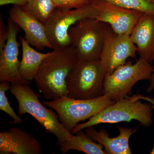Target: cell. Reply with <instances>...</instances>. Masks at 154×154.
I'll return each mask as SVG.
<instances>
[{"mask_svg": "<svg viewBox=\"0 0 154 154\" xmlns=\"http://www.w3.org/2000/svg\"><path fill=\"white\" fill-rule=\"evenodd\" d=\"M91 3L97 11L95 19L110 25L118 34L130 35L135 25L144 14L102 0H92Z\"/></svg>", "mask_w": 154, "mask_h": 154, "instance_id": "cell-10", "label": "cell"}, {"mask_svg": "<svg viewBox=\"0 0 154 154\" xmlns=\"http://www.w3.org/2000/svg\"><path fill=\"white\" fill-rule=\"evenodd\" d=\"M0 153L41 154L42 151L40 143L33 136L12 127L0 132Z\"/></svg>", "mask_w": 154, "mask_h": 154, "instance_id": "cell-13", "label": "cell"}, {"mask_svg": "<svg viewBox=\"0 0 154 154\" xmlns=\"http://www.w3.org/2000/svg\"><path fill=\"white\" fill-rule=\"evenodd\" d=\"M117 128L119 134L115 137H110L109 132L106 129H101L98 131L93 127L86 128L85 132L92 140L104 146L106 154L132 153L129 146V139L135 132L136 129L121 126Z\"/></svg>", "mask_w": 154, "mask_h": 154, "instance_id": "cell-15", "label": "cell"}, {"mask_svg": "<svg viewBox=\"0 0 154 154\" xmlns=\"http://www.w3.org/2000/svg\"><path fill=\"white\" fill-rule=\"evenodd\" d=\"M137 48L130 35L116 33L111 29L105 40L99 61L106 76L126 63L128 58L136 56Z\"/></svg>", "mask_w": 154, "mask_h": 154, "instance_id": "cell-9", "label": "cell"}, {"mask_svg": "<svg viewBox=\"0 0 154 154\" xmlns=\"http://www.w3.org/2000/svg\"><path fill=\"white\" fill-rule=\"evenodd\" d=\"M97 12L91 3L79 8L62 10L56 8L45 23L48 38L53 50L71 45L69 30L78 21L88 18H96Z\"/></svg>", "mask_w": 154, "mask_h": 154, "instance_id": "cell-8", "label": "cell"}, {"mask_svg": "<svg viewBox=\"0 0 154 154\" xmlns=\"http://www.w3.org/2000/svg\"><path fill=\"white\" fill-rule=\"evenodd\" d=\"M56 8L70 10L79 8L91 3L92 0H52Z\"/></svg>", "mask_w": 154, "mask_h": 154, "instance_id": "cell-21", "label": "cell"}, {"mask_svg": "<svg viewBox=\"0 0 154 154\" xmlns=\"http://www.w3.org/2000/svg\"><path fill=\"white\" fill-rule=\"evenodd\" d=\"M140 94L126 96L106 107L91 117L88 121L78 124L71 131L73 134L79 131L102 123L130 122L132 120L140 122L142 126L149 127L152 124V106L143 103Z\"/></svg>", "mask_w": 154, "mask_h": 154, "instance_id": "cell-2", "label": "cell"}, {"mask_svg": "<svg viewBox=\"0 0 154 154\" xmlns=\"http://www.w3.org/2000/svg\"><path fill=\"white\" fill-rule=\"evenodd\" d=\"M11 85L8 82H2L0 84V110L8 114L13 119L11 123L21 124L23 122L22 119L17 115L11 107L6 93L10 90Z\"/></svg>", "mask_w": 154, "mask_h": 154, "instance_id": "cell-20", "label": "cell"}, {"mask_svg": "<svg viewBox=\"0 0 154 154\" xmlns=\"http://www.w3.org/2000/svg\"><path fill=\"white\" fill-rule=\"evenodd\" d=\"M9 14V17L23 30L25 39L30 45L39 50L45 48L53 49L44 24L19 6H13Z\"/></svg>", "mask_w": 154, "mask_h": 154, "instance_id": "cell-12", "label": "cell"}, {"mask_svg": "<svg viewBox=\"0 0 154 154\" xmlns=\"http://www.w3.org/2000/svg\"><path fill=\"white\" fill-rule=\"evenodd\" d=\"M131 39L140 57L149 63L154 60V14L144 13L135 25Z\"/></svg>", "mask_w": 154, "mask_h": 154, "instance_id": "cell-14", "label": "cell"}, {"mask_svg": "<svg viewBox=\"0 0 154 154\" xmlns=\"http://www.w3.org/2000/svg\"><path fill=\"white\" fill-rule=\"evenodd\" d=\"M79 60L72 45L54 50L42 63L34 81L45 99L68 96L66 79Z\"/></svg>", "mask_w": 154, "mask_h": 154, "instance_id": "cell-1", "label": "cell"}, {"mask_svg": "<svg viewBox=\"0 0 154 154\" xmlns=\"http://www.w3.org/2000/svg\"><path fill=\"white\" fill-rule=\"evenodd\" d=\"M115 102L107 95L96 99H75L68 96H62L50 101L43 102L57 113L63 125L69 131L73 129L80 122L90 119Z\"/></svg>", "mask_w": 154, "mask_h": 154, "instance_id": "cell-6", "label": "cell"}, {"mask_svg": "<svg viewBox=\"0 0 154 154\" xmlns=\"http://www.w3.org/2000/svg\"><path fill=\"white\" fill-rule=\"evenodd\" d=\"M10 90L18 102L19 115L28 113L32 116L46 132L55 136L57 146L73 136L74 134L62 124L57 113L40 102L38 94L28 84L11 85Z\"/></svg>", "mask_w": 154, "mask_h": 154, "instance_id": "cell-3", "label": "cell"}, {"mask_svg": "<svg viewBox=\"0 0 154 154\" xmlns=\"http://www.w3.org/2000/svg\"><path fill=\"white\" fill-rule=\"evenodd\" d=\"M22 47V58L19 71L23 79L30 82L34 80L39 66L43 60L51 52L42 53L33 49L25 38L20 37Z\"/></svg>", "mask_w": 154, "mask_h": 154, "instance_id": "cell-16", "label": "cell"}, {"mask_svg": "<svg viewBox=\"0 0 154 154\" xmlns=\"http://www.w3.org/2000/svg\"><path fill=\"white\" fill-rule=\"evenodd\" d=\"M151 99H151V100H150L149 102L152 104L153 109H154V99H152V98H151ZM150 154H154V146L153 148L152 149L151 151L150 152Z\"/></svg>", "mask_w": 154, "mask_h": 154, "instance_id": "cell-25", "label": "cell"}, {"mask_svg": "<svg viewBox=\"0 0 154 154\" xmlns=\"http://www.w3.org/2000/svg\"><path fill=\"white\" fill-rule=\"evenodd\" d=\"M153 68L149 62L141 57L134 64L126 62L105 77L103 94L115 102L123 99L131 94L136 83L150 80Z\"/></svg>", "mask_w": 154, "mask_h": 154, "instance_id": "cell-7", "label": "cell"}, {"mask_svg": "<svg viewBox=\"0 0 154 154\" xmlns=\"http://www.w3.org/2000/svg\"><path fill=\"white\" fill-rule=\"evenodd\" d=\"M9 31L8 26L4 23L2 15L0 16V52L2 51L8 41Z\"/></svg>", "mask_w": 154, "mask_h": 154, "instance_id": "cell-22", "label": "cell"}, {"mask_svg": "<svg viewBox=\"0 0 154 154\" xmlns=\"http://www.w3.org/2000/svg\"><path fill=\"white\" fill-rule=\"evenodd\" d=\"M149 81V84L147 89V91L148 93H150L153 90H154V66L153 68L152 73L151 77Z\"/></svg>", "mask_w": 154, "mask_h": 154, "instance_id": "cell-24", "label": "cell"}, {"mask_svg": "<svg viewBox=\"0 0 154 154\" xmlns=\"http://www.w3.org/2000/svg\"><path fill=\"white\" fill-rule=\"evenodd\" d=\"M8 38L0 52V81L8 82L11 85L29 84V82L22 79L19 71V43L17 36L20 28L10 17L8 18Z\"/></svg>", "mask_w": 154, "mask_h": 154, "instance_id": "cell-11", "label": "cell"}, {"mask_svg": "<svg viewBox=\"0 0 154 154\" xmlns=\"http://www.w3.org/2000/svg\"><path fill=\"white\" fill-rule=\"evenodd\" d=\"M20 7L44 25L56 9L52 0H28L26 5Z\"/></svg>", "mask_w": 154, "mask_h": 154, "instance_id": "cell-18", "label": "cell"}, {"mask_svg": "<svg viewBox=\"0 0 154 154\" xmlns=\"http://www.w3.org/2000/svg\"><path fill=\"white\" fill-rule=\"evenodd\" d=\"M75 134L59 146L62 153L75 150L87 154H106L104 146L92 140L85 132L81 130Z\"/></svg>", "mask_w": 154, "mask_h": 154, "instance_id": "cell-17", "label": "cell"}, {"mask_svg": "<svg viewBox=\"0 0 154 154\" xmlns=\"http://www.w3.org/2000/svg\"><path fill=\"white\" fill-rule=\"evenodd\" d=\"M106 75L99 60L78 61L66 79L68 96L75 99H96L104 95Z\"/></svg>", "mask_w": 154, "mask_h": 154, "instance_id": "cell-5", "label": "cell"}, {"mask_svg": "<svg viewBox=\"0 0 154 154\" xmlns=\"http://www.w3.org/2000/svg\"><path fill=\"white\" fill-rule=\"evenodd\" d=\"M112 29L95 18L80 20L69 30L71 45L79 60H99L105 41Z\"/></svg>", "mask_w": 154, "mask_h": 154, "instance_id": "cell-4", "label": "cell"}, {"mask_svg": "<svg viewBox=\"0 0 154 154\" xmlns=\"http://www.w3.org/2000/svg\"><path fill=\"white\" fill-rule=\"evenodd\" d=\"M27 2L28 0H0V5L2 6L8 5H13L22 7L26 5Z\"/></svg>", "mask_w": 154, "mask_h": 154, "instance_id": "cell-23", "label": "cell"}, {"mask_svg": "<svg viewBox=\"0 0 154 154\" xmlns=\"http://www.w3.org/2000/svg\"><path fill=\"white\" fill-rule=\"evenodd\" d=\"M124 8L154 14V0H102Z\"/></svg>", "mask_w": 154, "mask_h": 154, "instance_id": "cell-19", "label": "cell"}]
</instances>
